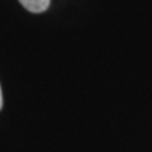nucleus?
I'll return each instance as SVG.
<instances>
[{
    "instance_id": "f257e3e1",
    "label": "nucleus",
    "mask_w": 152,
    "mask_h": 152,
    "mask_svg": "<svg viewBox=\"0 0 152 152\" xmlns=\"http://www.w3.org/2000/svg\"><path fill=\"white\" fill-rule=\"evenodd\" d=\"M19 3L31 13H43L48 9L51 0H19Z\"/></svg>"
},
{
    "instance_id": "f03ea898",
    "label": "nucleus",
    "mask_w": 152,
    "mask_h": 152,
    "mask_svg": "<svg viewBox=\"0 0 152 152\" xmlns=\"http://www.w3.org/2000/svg\"><path fill=\"white\" fill-rule=\"evenodd\" d=\"M3 108V93H1V88H0V110Z\"/></svg>"
}]
</instances>
